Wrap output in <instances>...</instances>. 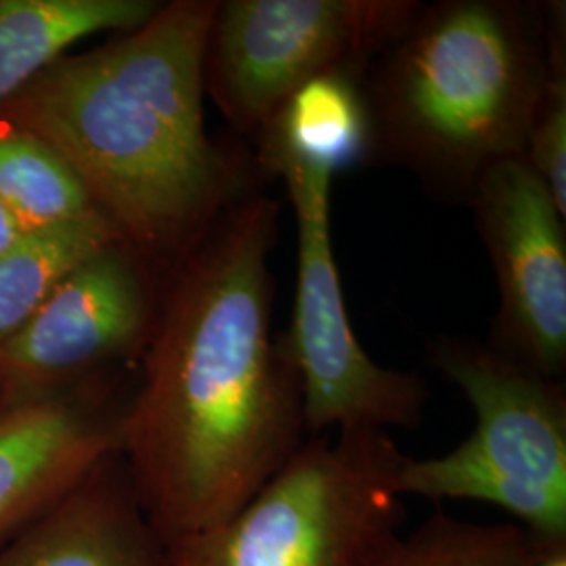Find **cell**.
I'll return each instance as SVG.
<instances>
[{
    "label": "cell",
    "mask_w": 566,
    "mask_h": 566,
    "mask_svg": "<svg viewBox=\"0 0 566 566\" xmlns=\"http://www.w3.org/2000/svg\"><path fill=\"white\" fill-rule=\"evenodd\" d=\"M468 203L500 290L489 344L558 380L566 367L565 214L523 156L489 166Z\"/></svg>",
    "instance_id": "9c48e42d"
},
{
    "label": "cell",
    "mask_w": 566,
    "mask_h": 566,
    "mask_svg": "<svg viewBox=\"0 0 566 566\" xmlns=\"http://www.w3.org/2000/svg\"><path fill=\"white\" fill-rule=\"evenodd\" d=\"M126 405L118 376L0 405V546L120 453Z\"/></svg>",
    "instance_id": "30bf717a"
},
{
    "label": "cell",
    "mask_w": 566,
    "mask_h": 566,
    "mask_svg": "<svg viewBox=\"0 0 566 566\" xmlns=\"http://www.w3.org/2000/svg\"><path fill=\"white\" fill-rule=\"evenodd\" d=\"M154 0H0V107L88 36L143 25Z\"/></svg>",
    "instance_id": "4fadbf2b"
},
{
    "label": "cell",
    "mask_w": 566,
    "mask_h": 566,
    "mask_svg": "<svg viewBox=\"0 0 566 566\" xmlns=\"http://www.w3.org/2000/svg\"><path fill=\"white\" fill-rule=\"evenodd\" d=\"M432 364L464 392L474 428L446 455H403L399 495L502 507L546 546L566 544V395L489 343L441 336Z\"/></svg>",
    "instance_id": "277c9868"
},
{
    "label": "cell",
    "mask_w": 566,
    "mask_h": 566,
    "mask_svg": "<svg viewBox=\"0 0 566 566\" xmlns=\"http://www.w3.org/2000/svg\"><path fill=\"white\" fill-rule=\"evenodd\" d=\"M416 0H219L203 57L206 95L259 137L285 102L332 72H367L413 20Z\"/></svg>",
    "instance_id": "8992f818"
},
{
    "label": "cell",
    "mask_w": 566,
    "mask_h": 566,
    "mask_svg": "<svg viewBox=\"0 0 566 566\" xmlns=\"http://www.w3.org/2000/svg\"><path fill=\"white\" fill-rule=\"evenodd\" d=\"M546 81V2L422 4L365 74L369 164L468 203L489 166L525 154Z\"/></svg>",
    "instance_id": "3957f363"
},
{
    "label": "cell",
    "mask_w": 566,
    "mask_h": 566,
    "mask_svg": "<svg viewBox=\"0 0 566 566\" xmlns=\"http://www.w3.org/2000/svg\"><path fill=\"white\" fill-rule=\"evenodd\" d=\"M283 179L296 214L298 266L290 329L282 334L303 392L304 430L413 428L422 422L428 388L411 371L376 364L348 319L332 243L334 175L285 166Z\"/></svg>",
    "instance_id": "52a82bcc"
},
{
    "label": "cell",
    "mask_w": 566,
    "mask_h": 566,
    "mask_svg": "<svg viewBox=\"0 0 566 566\" xmlns=\"http://www.w3.org/2000/svg\"><path fill=\"white\" fill-rule=\"evenodd\" d=\"M401 460L378 428L313 437L233 516L170 547V563L376 566L399 535Z\"/></svg>",
    "instance_id": "5b68a950"
},
{
    "label": "cell",
    "mask_w": 566,
    "mask_h": 566,
    "mask_svg": "<svg viewBox=\"0 0 566 566\" xmlns=\"http://www.w3.org/2000/svg\"><path fill=\"white\" fill-rule=\"evenodd\" d=\"M549 547L525 526L474 525L437 512L397 535L376 566H537Z\"/></svg>",
    "instance_id": "2e32d148"
},
{
    "label": "cell",
    "mask_w": 566,
    "mask_h": 566,
    "mask_svg": "<svg viewBox=\"0 0 566 566\" xmlns=\"http://www.w3.org/2000/svg\"><path fill=\"white\" fill-rule=\"evenodd\" d=\"M219 0H172L139 28L46 67L0 118L36 135L164 277L259 191L242 145L208 135L203 57Z\"/></svg>",
    "instance_id": "7a4b0ae2"
},
{
    "label": "cell",
    "mask_w": 566,
    "mask_h": 566,
    "mask_svg": "<svg viewBox=\"0 0 566 566\" xmlns=\"http://www.w3.org/2000/svg\"><path fill=\"white\" fill-rule=\"evenodd\" d=\"M164 280L128 243L88 256L0 350V405L53 397L142 361Z\"/></svg>",
    "instance_id": "ba28073f"
},
{
    "label": "cell",
    "mask_w": 566,
    "mask_h": 566,
    "mask_svg": "<svg viewBox=\"0 0 566 566\" xmlns=\"http://www.w3.org/2000/svg\"><path fill=\"white\" fill-rule=\"evenodd\" d=\"M280 202L229 208L164 280L120 455L166 547L221 525L304 443L303 392L271 317Z\"/></svg>",
    "instance_id": "6da1fadb"
},
{
    "label": "cell",
    "mask_w": 566,
    "mask_h": 566,
    "mask_svg": "<svg viewBox=\"0 0 566 566\" xmlns=\"http://www.w3.org/2000/svg\"><path fill=\"white\" fill-rule=\"evenodd\" d=\"M124 242L99 212L72 223L23 233L0 254V350L78 264L97 250Z\"/></svg>",
    "instance_id": "5bb4252c"
},
{
    "label": "cell",
    "mask_w": 566,
    "mask_h": 566,
    "mask_svg": "<svg viewBox=\"0 0 566 566\" xmlns=\"http://www.w3.org/2000/svg\"><path fill=\"white\" fill-rule=\"evenodd\" d=\"M537 566H566V546L549 547Z\"/></svg>",
    "instance_id": "d6986e66"
},
{
    "label": "cell",
    "mask_w": 566,
    "mask_h": 566,
    "mask_svg": "<svg viewBox=\"0 0 566 566\" xmlns=\"http://www.w3.org/2000/svg\"><path fill=\"white\" fill-rule=\"evenodd\" d=\"M23 235L20 224L11 217V212L0 202V254H4L13 243Z\"/></svg>",
    "instance_id": "ac0fdd59"
},
{
    "label": "cell",
    "mask_w": 566,
    "mask_h": 566,
    "mask_svg": "<svg viewBox=\"0 0 566 566\" xmlns=\"http://www.w3.org/2000/svg\"><path fill=\"white\" fill-rule=\"evenodd\" d=\"M0 566H172L120 453L0 546Z\"/></svg>",
    "instance_id": "8fae6325"
},
{
    "label": "cell",
    "mask_w": 566,
    "mask_h": 566,
    "mask_svg": "<svg viewBox=\"0 0 566 566\" xmlns=\"http://www.w3.org/2000/svg\"><path fill=\"white\" fill-rule=\"evenodd\" d=\"M367 72H332L298 88L256 137L261 177L277 179L285 166L329 175L369 164L371 120L365 97Z\"/></svg>",
    "instance_id": "7c38bea8"
},
{
    "label": "cell",
    "mask_w": 566,
    "mask_h": 566,
    "mask_svg": "<svg viewBox=\"0 0 566 566\" xmlns=\"http://www.w3.org/2000/svg\"><path fill=\"white\" fill-rule=\"evenodd\" d=\"M546 88L531 124L523 158L566 217V11L563 0L546 2Z\"/></svg>",
    "instance_id": "e0dca14e"
},
{
    "label": "cell",
    "mask_w": 566,
    "mask_h": 566,
    "mask_svg": "<svg viewBox=\"0 0 566 566\" xmlns=\"http://www.w3.org/2000/svg\"><path fill=\"white\" fill-rule=\"evenodd\" d=\"M0 202L23 233L72 223L97 212L78 177L55 149L2 118Z\"/></svg>",
    "instance_id": "9a60e30c"
}]
</instances>
